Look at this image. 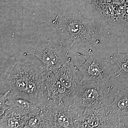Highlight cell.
Instances as JSON below:
<instances>
[{
    "mask_svg": "<svg viewBox=\"0 0 128 128\" xmlns=\"http://www.w3.org/2000/svg\"><path fill=\"white\" fill-rule=\"evenodd\" d=\"M126 2H127V4H128V0H126Z\"/></svg>",
    "mask_w": 128,
    "mask_h": 128,
    "instance_id": "ffe728a7",
    "label": "cell"
},
{
    "mask_svg": "<svg viewBox=\"0 0 128 128\" xmlns=\"http://www.w3.org/2000/svg\"><path fill=\"white\" fill-rule=\"evenodd\" d=\"M44 71L43 66L32 60L12 56L1 64V88L9 90L11 96L25 99L28 90L41 79Z\"/></svg>",
    "mask_w": 128,
    "mask_h": 128,
    "instance_id": "6da1fadb",
    "label": "cell"
},
{
    "mask_svg": "<svg viewBox=\"0 0 128 128\" xmlns=\"http://www.w3.org/2000/svg\"><path fill=\"white\" fill-rule=\"evenodd\" d=\"M40 108L50 128H75L73 123L74 116L68 106L41 104Z\"/></svg>",
    "mask_w": 128,
    "mask_h": 128,
    "instance_id": "ba28073f",
    "label": "cell"
},
{
    "mask_svg": "<svg viewBox=\"0 0 128 128\" xmlns=\"http://www.w3.org/2000/svg\"><path fill=\"white\" fill-rule=\"evenodd\" d=\"M24 128H50L49 125L39 109L28 117Z\"/></svg>",
    "mask_w": 128,
    "mask_h": 128,
    "instance_id": "5bb4252c",
    "label": "cell"
},
{
    "mask_svg": "<svg viewBox=\"0 0 128 128\" xmlns=\"http://www.w3.org/2000/svg\"><path fill=\"white\" fill-rule=\"evenodd\" d=\"M126 12L124 17V21L128 22V3L126 4Z\"/></svg>",
    "mask_w": 128,
    "mask_h": 128,
    "instance_id": "d6986e66",
    "label": "cell"
},
{
    "mask_svg": "<svg viewBox=\"0 0 128 128\" xmlns=\"http://www.w3.org/2000/svg\"><path fill=\"white\" fill-rule=\"evenodd\" d=\"M43 76L44 101L41 104L69 106L72 103L74 95L62 84L53 72L44 69Z\"/></svg>",
    "mask_w": 128,
    "mask_h": 128,
    "instance_id": "8992f818",
    "label": "cell"
},
{
    "mask_svg": "<svg viewBox=\"0 0 128 128\" xmlns=\"http://www.w3.org/2000/svg\"><path fill=\"white\" fill-rule=\"evenodd\" d=\"M77 54L86 60L84 63L78 68V70L82 75L81 82L86 81L95 82L109 93L112 88L109 82L111 76V64L91 48L89 50L87 55L80 53H77Z\"/></svg>",
    "mask_w": 128,
    "mask_h": 128,
    "instance_id": "3957f363",
    "label": "cell"
},
{
    "mask_svg": "<svg viewBox=\"0 0 128 128\" xmlns=\"http://www.w3.org/2000/svg\"><path fill=\"white\" fill-rule=\"evenodd\" d=\"M111 58V63L116 64L119 68V70L115 74L122 73L128 76V53H117Z\"/></svg>",
    "mask_w": 128,
    "mask_h": 128,
    "instance_id": "9a60e30c",
    "label": "cell"
},
{
    "mask_svg": "<svg viewBox=\"0 0 128 128\" xmlns=\"http://www.w3.org/2000/svg\"><path fill=\"white\" fill-rule=\"evenodd\" d=\"M62 41L59 44L53 43L45 37L41 36L35 46L26 53L38 59L44 70L54 71L67 61L68 53L64 50Z\"/></svg>",
    "mask_w": 128,
    "mask_h": 128,
    "instance_id": "5b68a950",
    "label": "cell"
},
{
    "mask_svg": "<svg viewBox=\"0 0 128 128\" xmlns=\"http://www.w3.org/2000/svg\"><path fill=\"white\" fill-rule=\"evenodd\" d=\"M78 68L73 64L70 57L60 68L53 72L60 81L70 92L74 95L81 84L77 76Z\"/></svg>",
    "mask_w": 128,
    "mask_h": 128,
    "instance_id": "9c48e42d",
    "label": "cell"
},
{
    "mask_svg": "<svg viewBox=\"0 0 128 128\" xmlns=\"http://www.w3.org/2000/svg\"><path fill=\"white\" fill-rule=\"evenodd\" d=\"M56 28L66 34L71 40L67 52L76 44L92 47L100 42L97 28L92 21L84 17L82 12L70 14L60 13L53 20Z\"/></svg>",
    "mask_w": 128,
    "mask_h": 128,
    "instance_id": "7a4b0ae2",
    "label": "cell"
},
{
    "mask_svg": "<svg viewBox=\"0 0 128 128\" xmlns=\"http://www.w3.org/2000/svg\"><path fill=\"white\" fill-rule=\"evenodd\" d=\"M109 113L118 120L128 118V88L118 89L109 107Z\"/></svg>",
    "mask_w": 128,
    "mask_h": 128,
    "instance_id": "30bf717a",
    "label": "cell"
},
{
    "mask_svg": "<svg viewBox=\"0 0 128 128\" xmlns=\"http://www.w3.org/2000/svg\"><path fill=\"white\" fill-rule=\"evenodd\" d=\"M109 97V93L95 82H81L68 108L75 117L86 109H97L111 103Z\"/></svg>",
    "mask_w": 128,
    "mask_h": 128,
    "instance_id": "277c9868",
    "label": "cell"
},
{
    "mask_svg": "<svg viewBox=\"0 0 128 128\" xmlns=\"http://www.w3.org/2000/svg\"><path fill=\"white\" fill-rule=\"evenodd\" d=\"M10 92V91L8 90L5 93L0 96V117L4 114L6 110L11 108L6 103L8 96Z\"/></svg>",
    "mask_w": 128,
    "mask_h": 128,
    "instance_id": "e0dca14e",
    "label": "cell"
},
{
    "mask_svg": "<svg viewBox=\"0 0 128 128\" xmlns=\"http://www.w3.org/2000/svg\"><path fill=\"white\" fill-rule=\"evenodd\" d=\"M112 0H93L94 4L112 2Z\"/></svg>",
    "mask_w": 128,
    "mask_h": 128,
    "instance_id": "ac0fdd59",
    "label": "cell"
},
{
    "mask_svg": "<svg viewBox=\"0 0 128 128\" xmlns=\"http://www.w3.org/2000/svg\"><path fill=\"white\" fill-rule=\"evenodd\" d=\"M126 4L116 6L114 14V24L124 21Z\"/></svg>",
    "mask_w": 128,
    "mask_h": 128,
    "instance_id": "2e32d148",
    "label": "cell"
},
{
    "mask_svg": "<svg viewBox=\"0 0 128 128\" xmlns=\"http://www.w3.org/2000/svg\"><path fill=\"white\" fill-rule=\"evenodd\" d=\"M10 109L18 114L28 118L39 109L40 104H34L23 98L9 95L7 102Z\"/></svg>",
    "mask_w": 128,
    "mask_h": 128,
    "instance_id": "8fae6325",
    "label": "cell"
},
{
    "mask_svg": "<svg viewBox=\"0 0 128 128\" xmlns=\"http://www.w3.org/2000/svg\"><path fill=\"white\" fill-rule=\"evenodd\" d=\"M101 16L110 24H114V14L116 6L110 2L94 4Z\"/></svg>",
    "mask_w": 128,
    "mask_h": 128,
    "instance_id": "4fadbf2b",
    "label": "cell"
},
{
    "mask_svg": "<svg viewBox=\"0 0 128 128\" xmlns=\"http://www.w3.org/2000/svg\"><path fill=\"white\" fill-rule=\"evenodd\" d=\"M110 104H108L97 109H86L82 114L74 117L73 121L75 128H107L110 121L108 115L110 114L109 112Z\"/></svg>",
    "mask_w": 128,
    "mask_h": 128,
    "instance_id": "52a82bcc",
    "label": "cell"
},
{
    "mask_svg": "<svg viewBox=\"0 0 128 128\" xmlns=\"http://www.w3.org/2000/svg\"><path fill=\"white\" fill-rule=\"evenodd\" d=\"M27 119L9 109L0 117V128H24Z\"/></svg>",
    "mask_w": 128,
    "mask_h": 128,
    "instance_id": "7c38bea8",
    "label": "cell"
}]
</instances>
